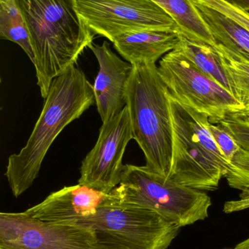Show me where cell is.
I'll list each match as a JSON object with an SVG mask.
<instances>
[{"label":"cell","instance_id":"13","mask_svg":"<svg viewBox=\"0 0 249 249\" xmlns=\"http://www.w3.org/2000/svg\"><path fill=\"white\" fill-rule=\"evenodd\" d=\"M179 31L143 30L127 32L114 38V48L133 66L156 64L173 51L181 41Z\"/></svg>","mask_w":249,"mask_h":249},{"label":"cell","instance_id":"1","mask_svg":"<svg viewBox=\"0 0 249 249\" xmlns=\"http://www.w3.org/2000/svg\"><path fill=\"white\" fill-rule=\"evenodd\" d=\"M30 36L38 86L45 99L53 80L76 66L93 44L77 0H15Z\"/></svg>","mask_w":249,"mask_h":249},{"label":"cell","instance_id":"22","mask_svg":"<svg viewBox=\"0 0 249 249\" xmlns=\"http://www.w3.org/2000/svg\"><path fill=\"white\" fill-rule=\"evenodd\" d=\"M224 1L241 10L249 12V0H224Z\"/></svg>","mask_w":249,"mask_h":249},{"label":"cell","instance_id":"15","mask_svg":"<svg viewBox=\"0 0 249 249\" xmlns=\"http://www.w3.org/2000/svg\"><path fill=\"white\" fill-rule=\"evenodd\" d=\"M176 23L181 35L211 46L215 45L210 31L190 0H152Z\"/></svg>","mask_w":249,"mask_h":249},{"label":"cell","instance_id":"5","mask_svg":"<svg viewBox=\"0 0 249 249\" xmlns=\"http://www.w3.org/2000/svg\"><path fill=\"white\" fill-rule=\"evenodd\" d=\"M76 225L90 228L100 249H167L181 228L153 211L123 203L114 190L95 216Z\"/></svg>","mask_w":249,"mask_h":249},{"label":"cell","instance_id":"19","mask_svg":"<svg viewBox=\"0 0 249 249\" xmlns=\"http://www.w3.org/2000/svg\"><path fill=\"white\" fill-rule=\"evenodd\" d=\"M0 36L19 45L34 64L29 31L15 0H0Z\"/></svg>","mask_w":249,"mask_h":249},{"label":"cell","instance_id":"17","mask_svg":"<svg viewBox=\"0 0 249 249\" xmlns=\"http://www.w3.org/2000/svg\"><path fill=\"white\" fill-rule=\"evenodd\" d=\"M209 130L232 166L225 177L231 188L249 190V151L240 146L233 138L217 124H210Z\"/></svg>","mask_w":249,"mask_h":249},{"label":"cell","instance_id":"4","mask_svg":"<svg viewBox=\"0 0 249 249\" xmlns=\"http://www.w3.org/2000/svg\"><path fill=\"white\" fill-rule=\"evenodd\" d=\"M172 162L168 180L204 192L217 190L232 166L212 136L209 117L169 94Z\"/></svg>","mask_w":249,"mask_h":249},{"label":"cell","instance_id":"11","mask_svg":"<svg viewBox=\"0 0 249 249\" xmlns=\"http://www.w3.org/2000/svg\"><path fill=\"white\" fill-rule=\"evenodd\" d=\"M89 48L99 64L93 89L95 105L104 124L127 105V90L133 66L113 52L106 41L101 45L92 44Z\"/></svg>","mask_w":249,"mask_h":249},{"label":"cell","instance_id":"12","mask_svg":"<svg viewBox=\"0 0 249 249\" xmlns=\"http://www.w3.org/2000/svg\"><path fill=\"white\" fill-rule=\"evenodd\" d=\"M111 193H101L80 184L65 187L24 213L45 222L76 225L95 216Z\"/></svg>","mask_w":249,"mask_h":249},{"label":"cell","instance_id":"14","mask_svg":"<svg viewBox=\"0 0 249 249\" xmlns=\"http://www.w3.org/2000/svg\"><path fill=\"white\" fill-rule=\"evenodd\" d=\"M194 4L210 31L215 44L222 45L249 62V31L214 9L203 4Z\"/></svg>","mask_w":249,"mask_h":249},{"label":"cell","instance_id":"7","mask_svg":"<svg viewBox=\"0 0 249 249\" xmlns=\"http://www.w3.org/2000/svg\"><path fill=\"white\" fill-rule=\"evenodd\" d=\"M158 71L174 99L209 117L216 124L227 114L242 110L235 96L203 74L180 51L162 57Z\"/></svg>","mask_w":249,"mask_h":249},{"label":"cell","instance_id":"3","mask_svg":"<svg viewBox=\"0 0 249 249\" xmlns=\"http://www.w3.org/2000/svg\"><path fill=\"white\" fill-rule=\"evenodd\" d=\"M133 137L145 166L168 180L172 162V127L169 91L156 64L133 66L127 90Z\"/></svg>","mask_w":249,"mask_h":249},{"label":"cell","instance_id":"18","mask_svg":"<svg viewBox=\"0 0 249 249\" xmlns=\"http://www.w3.org/2000/svg\"><path fill=\"white\" fill-rule=\"evenodd\" d=\"M230 81L234 96L242 105L240 113L249 117V62L221 45H213Z\"/></svg>","mask_w":249,"mask_h":249},{"label":"cell","instance_id":"8","mask_svg":"<svg viewBox=\"0 0 249 249\" xmlns=\"http://www.w3.org/2000/svg\"><path fill=\"white\" fill-rule=\"evenodd\" d=\"M77 3L88 29L111 42L127 32H180L173 19L152 0H77Z\"/></svg>","mask_w":249,"mask_h":249},{"label":"cell","instance_id":"21","mask_svg":"<svg viewBox=\"0 0 249 249\" xmlns=\"http://www.w3.org/2000/svg\"><path fill=\"white\" fill-rule=\"evenodd\" d=\"M249 209V190L241 192L238 200H230L224 205L225 213H231Z\"/></svg>","mask_w":249,"mask_h":249},{"label":"cell","instance_id":"23","mask_svg":"<svg viewBox=\"0 0 249 249\" xmlns=\"http://www.w3.org/2000/svg\"><path fill=\"white\" fill-rule=\"evenodd\" d=\"M234 249H249V238L243 241V242L240 243Z\"/></svg>","mask_w":249,"mask_h":249},{"label":"cell","instance_id":"10","mask_svg":"<svg viewBox=\"0 0 249 249\" xmlns=\"http://www.w3.org/2000/svg\"><path fill=\"white\" fill-rule=\"evenodd\" d=\"M134 139L127 106L104 123L93 149L82 161L78 184L110 193L121 182L122 160L129 142Z\"/></svg>","mask_w":249,"mask_h":249},{"label":"cell","instance_id":"16","mask_svg":"<svg viewBox=\"0 0 249 249\" xmlns=\"http://www.w3.org/2000/svg\"><path fill=\"white\" fill-rule=\"evenodd\" d=\"M175 49L180 51L203 74L234 96L232 85L225 72L219 54L213 46L191 40L181 35V41Z\"/></svg>","mask_w":249,"mask_h":249},{"label":"cell","instance_id":"24","mask_svg":"<svg viewBox=\"0 0 249 249\" xmlns=\"http://www.w3.org/2000/svg\"></svg>","mask_w":249,"mask_h":249},{"label":"cell","instance_id":"9","mask_svg":"<svg viewBox=\"0 0 249 249\" xmlns=\"http://www.w3.org/2000/svg\"><path fill=\"white\" fill-rule=\"evenodd\" d=\"M0 249H100L90 228L0 213Z\"/></svg>","mask_w":249,"mask_h":249},{"label":"cell","instance_id":"20","mask_svg":"<svg viewBox=\"0 0 249 249\" xmlns=\"http://www.w3.org/2000/svg\"><path fill=\"white\" fill-rule=\"evenodd\" d=\"M216 124L229 133L234 140L249 151V117L240 112H230Z\"/></svg>","mask_w":249,"mask_h":249},{"label":"cell","instance_id":"6","mask_svg":"<svg viewBox=\"0 0 249 249\" xmlns=\"http://www.w3.org/2000/svg\"><path fill=\"white\" fill-rule=\"evenodd\" d=\"M114 191L123 203L153 211L180 228L206 219L212 204L206 192L165 179L146 166L124 165Z\"/></svg>","mask_w":249,"mask_h":249},{"label":"cell","instance_id":"2","mask_svg":"<svg viewBox=\"0 0 249 249\" xmlns=\"http://www.w3.org/2000/svg\"><path fill=\"white\" fill-rule=\"evenodd\" d=\"M95 104L93 86L76 66L53 80L27 143L8 158L4 175L15 197L32 185L48 149L64 127Z\"/></svg>","mask_w":249,"mask_h":249}]
</instances>
